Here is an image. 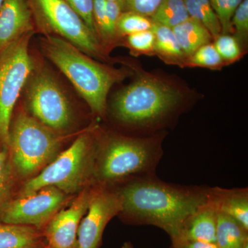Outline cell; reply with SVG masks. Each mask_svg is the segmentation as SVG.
<instances>
[{
  "label": "cell",
  "instance_id": "obj_31",
  "mask_svg": "<svg viewBox=\"0 0 248 248\" xmlns=\"http://www.w3.org/2000/svg\"><path fill=\"white\" fill-rule=\"evenodd\" d=\"M106 9L110 26L117 32V20L122 13L120 1L119 0L106 1Z\"/></svg>",
  "mask_w": 248,
  "mask_h": 248
},
{
  "label": "cell",
  "instance_id": "obj_11",
  "mask_svg": "<svg viewBox=\"0 0 248 248\" xmlns=\"http://www.w3.org/2000/svg\"><path fill=\"white\" fill-rule=\"evenodd\" d=\"M122 200L115 188L97 185L78 228L77 248H99L109 221L122 211Z\"/></svg>",
  "mask_w": 248,
  "mask_h": 248
},
{
  "label": "cell",
  "instance_id": "obj_35",
  "mask_svg": "<svg viewBox=\"0 0 248 248\" xmlns=\"http://www.w3.org/2000/svg\"><path fill=\"white\" fill-rule=\"evenodd\" d=\"M45 248V246H37V247L29 248Z\"/></svg>",
  "mask_w": 248,
  "mask_h": 248
},
{
  "label": "cell",
  "instance_id": "obj_9",
  "mask_svg": "<svg viewBox=\"0 0 248 248\" xmlns=\"http://www.w3.org/2000/svg\"><path fill=\"white\" fill-rule=\"evenodd\" d=\"M27 102L32 117L55 131L68 128L71 122V106L57 81L46 73L31 80Z\"/></svg>",
  "mask_w": 248,
  "mask_h": 248
},
{
  "label": "cell",
  "instance_id": "obj_20",
  "mask_svg": "<svg viewBox=\"0 0 248 248\" xmlns=\"http://www.w3.org/2000/svg\"><path fill=\"white\" fill-rule=\"evenodd\" d=\"M184 2L190 17L198 20L208 29L213 41L221 35V24L210 0H184Z\"/></svg>",
  "mask_w": 248,
  "mask_h": 248
},
{
  "label": "cell",
  "instance_id": "obj_25",
  "mask_svg": "<svg viewBox=\"0 0 248 248\" xmlns=\"http://www.w3.org/2000/svg\"><path fill=\"white\" fill-rule=\"evenodd\" d=\"M233 35L246 55L248 47V0H244L236 9L231 20Z\"/></svg>",
  "mask_w": 248,
  "mask_h": 248
},
{
  "label": "cell",
  "instance_id": "obj_17",
  "mask_svg": "<svg viewBox=\"0 0 248 248\" xmlns=\"http://www.w3.org/2000/svg\"><path fill=\"white\" fill-rule=\"evenodd\" d=\"M172 31L187 58L201 47L213 42V36L208 29L192 17L173 28Z\"/></svg>",
  "mask_w": 248,
  "mask_h": 248
},
{
  "label": "cell",
  "instance_id": "obj_34",
  "mask_svg": "<svg viewBox=\"0 0 248 248\" xmlns=\"http://www.w3.org/2000/svg\"><path fill=\"white\" fill-rule=\"evenodd\" d=\"M5 0H0V9H1V6L4 4Z\"/></svg>",
  "mask_w": 248,
  "mask_h": 248
},
{
  "label": "cell",
  "instance_id": "obj_3",
  "mask_svg": "<svg viewBox=\"0 0 248 248\" xmlns=\"http://www.w3.org/2000/svg\"><path fill=\"white\" fill-rule=\"evenodd\" d=\"M40 46L84 98L93 113L102 118L107 115L111 88L133 74L130 68L118 69L94 61L59 36L47 35L41 39Z\"/></svg>",
  "mask_w": 248,
  "mask_h": 248
},
{
  "label": "cell",
  "instance_id": "obj_36",
  "mask_svg": "<svg viewBox=\"0 0 248 248\" xmlns=\"http://www.w3.org/2000/svg\"><path fill=\"white\" fill-rule=\"evenodd\" d=\"M44 248H53V247H51V246H47L46 247H45Z\"/></svg>",
  "mask_w": 248,
  "mask_h": 248
},
{
  "label": "cell",
  "instance_id": "obj_28",
  "mask_svg": "<svg viewBox=\"0 0 248 248\" xmlns=\"http://www.w3.org/2000/svg\"><path fill=\"white\" fill-rule=\"evenodd\" d=\"M164 0H119L122 12H134L151 17Z\"/></svg>",
  "mask_w": 248,
  "mask_h": 248
},
{
  "label": "cell",
  "instance_id": "obj_29",
  "mask_svg": "<svg viewBox=\"0 0 248 248\" xmlns=\"http://www.w3.org/2000/svg\"><path fill=\"white\" fill-rule=\"evenodd\" d=\"M78 14L85 24L97 35L94 17H93V0H65Z\"/></svg>",
  "mask_w": 248,
  "mask_h": 248
},
{
  "label": "cell",
  "instance_id": "obj_6",
  "mask_svg": "<svg viewBox=\"0 0 248 248\" xmlns=\"http://www.w3.org/2000/svg\"><path fill=\"white\" fill-rule=\"evenodd\" d=\"M62 137L32 116L22 112L10 129L9 148L17 172L31 176L55 159Z\"/></svg>",
  "mask_w": 248,
  "mask_h": 248
},
{
  "label": "cell",
  "instance_id": "obj_12",
  "mask_svg": "<svg viewBox=\"0 0 248 248\" xmlns=\"http://www.w3.org/2000/svg\"><path fill=\"white\" fill-rule=\"evenodd\" d=\"M94 190V187H85L68 208L60 210L49 221L44 231L48 246L77 248L78 228L89 208Z\"/></svg>",
  "mask_w": 248,
  "mask_h": 248
},
{
  "label": "cell",
  "instance_id": "obj_37",
  "mask_svg": "<svg viewBox=\"0 0 248 248\" xmlns=\"http://www.w3.org/2000/svg\"><path fill=\"white\" fill-rule=\"evenodd\" d=\"M244 248H248V244L246 245V246H245V247Z\"/></svg>",
  "mask_w": 248,
  "mask_h": 248
},
{
  "label": "cell",
  "instance_id": "obj_7",
  "mask_svg": "<svg viewBox=\"0 0 248 248\" xmlns=\"http://www.w3.org/2000/svg\"><path fill=\"white\" fill-rule=\"evenodd\" d=\"M29 32L0 52V140L9 146L13 112L21 91L33 69Z\"/></svg>",
  "mask_w": 248,
  "mask_h": 248
},
{
  "label": "cell",
  "instance_id": "obj_2",
  "mask_svg": "<svg viewBox=\"0 0 248 248\" xmlns=\"http://www.w3.org/2000/svg\"><path fill=\"white\" fill-rule=\"evenodd\" d=\"M120 184L115 188L122 203L118 216L128 224L157 227L170 239L209 198L210 187L172 184L156 174L131 178Z\"/></svg>",
  "mask_w": 248,
  "mask_h": 248
},
{
  "label": "cell",
  "instance_id": "obj_14",
  "mask_svg": "<svg viewBox=\"0 0 248 248\" xmlns=\"http://www.w3.org/2000/svg\"><path fill=\"white\" fill-rule=\"evenodd\" d=\"M217 210L213 202H208L184 222L177 236L171 240L202 241L216 244Z\"/></svg>",
  "mask_w": 248,
  "mask_h": 248
},
{
  "label": "cell",
  "instance_id": "obj_5",
  "mask_svg": "<svg viewBox=\"0 0 248 248\" xmlns=\"http://www.w3.org/2000/svg\"><path fill=\"white\" fill-rule=\"evenodd\" d=\"M98 138L96 130L80 135L68 149L24 184L19 197L31 195L48 186L58 187L66 195L84 189L93 180Z\"/></svg>",
  "mask_w": 248,
  "mask_h": 248
},
{
  "label": "cell",
  "instance_id": "obj_24",
  "mask_svg": "<svg viewBox=\"0 0 248 248\" xmlns=\"http://www.w3.org/2000/svg\"><path fill=\"white\" fill-rule=\"evenodd\" d=\"M124 38L125 46L133 55H155V36L153 30L137 32Z\"/></svg>",
  "mask_w": 248,
  "mask_h": 248
},
{
  "label": "cell",
  "instance_id": "obj_33",
  "mask_svg": "<svg viewBox=\"0 0 248 248\" xmlns=\"http://www.w3.org/2000/svg\"><path fill=\"white\" fill-rule=\"evenodd\" d=\"M122 248H134L133 245L130 242H125Z\"/></svg>",
  "mask_w": 248,
  "mask_h": 248
},
{
  "label": "cell",
  "instance_id": "obj_15",
  "mask_svg": "<svg viewBox=\"0 0 248 248\" xmlns=\"http://www.w3.org/2000/svg\"><path fill=\"white\" fill-rule=\"evenodd\" d=\"M209 199L217 211L229 215L248 230V188L209 187Z\"/></svg>",
  "mask_w": 248,
  "mask_h": 248
},
{
  "label": "cell",
  "instance_id": "obj_23",
  "mask_svg": "<svg viewBox=\"0 0 248 248\" xmlns=\"http://www.w3.org/2000/svg\"><path fill=\"white\" fill-rule=\"evenodd\" d=\"M226 64L215 48L213 42L201 47L187 59L186 67H201L221 70Z\"/></svg>",
  "mask_w": 248,
  "mask_h": 248
},
{
  "label": "cell",
  "instance_id": "obj_4",
  "mask_svg": "<svg viewBox=\"0 0 248 248\" xmlns=\"http://www.w3.org/2000/svg\"><path fill=\"white\" fill-rule=\"evenodd\" d=\"M167 135L168 131L148 136L111 134L99 139L93 180L97 185L110 187L131 178L156 174Z\"/></svg>",
  "mask_w": 248,
  "mask_h": 248
},
{
  "label": "cell",
  "instance_id": "obj_26",
  "mask_svg": "<svg viewBox=\"0 0 248 248\" xmlns=\"http://www.w3.org/2000/svg\"><path fill=\"white\" fill-rule=\"evenodd\" d=\"M213 45L226 66L239 61L245 55L233 35L221 34L213 41Z\"/></svg>",
  "mask_w": 248,
  "mask_h": 248
},
{
  "label": "cell",
  "instance_id": "obj_18",
  "mask_svg": "<svg viewBox=\"0 0 248 248\" xmlns=\"http://www.w3.org/2000/svg\"><path fill=\"white\" fill-rule=\"evenodd\" d=\"M43 235L34 227L0 221V248H29L43 246Z\"/></svg>",
  "mask_w": 248,
  "mask_h": 248
},
{
  "label": "cell",
  "instance_id": "obj_16",
  "mask_svg": "<svg viewBox=\"0 0 248 248\" xmlns=\"http://www.w3.org/2000/svg\"><path fill=\"white\" fill-rule=\"evenodd\" d=\"M155 55L169 65L186 68L187 57L178 43L172 29L154 22Z\"/></svg>",
  "mask_w": 248,
  "mask_h": 248
},
{
  "label": "cell",
  "instance_id": "obj_10",
  "mask_svg": "<svg viewBox=\"0 0 248 248\" xmlns=\"http://www.w3.org/2000/svg\"><path fill=\"white\" fill-rule=\"evenodd\" d=\"M67 195L58 187L48 186L5 205L0 211V221L40 229L46 226L66 203Z\"/></svg>",
  "mask_w": 248,
  "mask_h": 248
},
{
  "label": "cell",
  "instance_id": "obj_38",
  "mask_svg": "<svg viewBox=\"0 0 248 248\" xmlns=\"http://www.w3.org/2000/svg\"><path fill=\"white\" fill-rule=\"evenodd\" d=\"M106 1H115V0H106Z\"/></svg>",
  "mask_w": 248,
  "mask_h": 248
},
{
  "label": "cell",
  "instance_id": "obj_8",
  "mask_svg": "<svg viewBox=\"0 0 248 248\" xmlns=\"http://www.w3.org/2000/svg\"><path fill=\"white\" fill-rule=\"evenodd\" d=\"M34 11L47 29L86 55L107 60L95 34L65 0H31Z\"/></svg>",
  "mask_w": 248,
  "mask_h": 248
},
{
  "label": "cell",
  "instance_id": "obj_30",
  "mask_svg": "<svg viewBox=\"0 0 248 248\" xmlns=\"http://www.w3.org/2000/svg\"><path fill=\"white\" fill-rule=\"evenodd\" d=\"M9 189V173L6 153L0 151V203L4 200Z\"/></svg>",
  "mask_w": 248,
  "mask_h": 248
},
{
  "label": "cell",
  "instance_id": "obj_1",
  "mask_svg": "<svg viewBox=\"0 0 248 248\" xmlns=\"http://www.w3.org/2000/svg\"><path fill=\"white\" fill-rule=\"evenodd\" d=\"M134 79L116 93L110 105L112 117L133 132L148 136L168 131L179 117L190 109L195 94L169 77L133 66Z\"/></svg>",
  "mask_w": 248,
  "mask_h": 248
},
{
  "label": "cell",
  "instance_id": "obj_13",
  "mask_svg": "<svg viewBox=\"0 0 248 248\" xmlns=\"http://www.w3.org/2000/svg\"><path fill=\"white\" fill-rule=\"evenodd\" d=\"M33 29L27 0H5L0 9V52Z\"/></svg>",
  "mask_w": 248,
  "mask_h": 248
},
{
  "label": "cell",
  "instance_id": "obj_21",
  "mask_svg": "<svg viewBox=\"0 0 248 248\" xmlns=\"http://www.w3.org/2000/svg\"><path fill=\"white\" fill-rule=\"evenodd\" d=\"M189 17L184 0H164L151 19L155 23L173 29Z\"/></svg>",
  "mask_w": 248,
  "mask_h": 248
},
{
  "label": "cell",
  "instance_id": "obj_32",
  "mask_svg": "<svg viewBox=\"0 0 248 248\" xmlns=\"http://www.w3.org/2000/svg\"><path fill=\"white\" fill-rule=\"evenodd\" d=\"M170 248H218L215 244L202 241H181L171 240Z\"/></svg>",
  "mask_w": 248,
  "mask_h": 248
},
{
  "label": "cell",
  "instance_id": "obj_19",
  "mask_svg": "<svg viewBox=\"0 0 248 248\" xmlns=\"http://www.w3.org/2000/svg\"><path fill=\"white\" fill-rule=\"evenodd\" d=\"M248 244V230L226 214L217 211L216 245L218 248H244Z\"/></svg>",
  "mask_w": 248,
  "mask_h": 248
},
{
  "label": "cell",
  "instance_id": "obj_22",
  "mask_svg": "<svg viewBox=\"0 0 248 248\" xmlns=\"http://www.w3.org/2000/svg\"><path fill=\"white\" fill-rule=\"evenodd\" d=\"M154 22L151 17L134 12H122L117 23V34L122 40L126 36L153 29Z\"/></svg>",
  "mask_w": 248,
  "mask_h": 248
},
{
  "label": "cell",
  "instance_id": "obj_27",
  "mask_svg": "<svg viewBox=\"0 0 248 248\" xmlns=\"http://www.w3.org/2000/svg\"><path fill=\"white\" fill-rule=\"evenodd\" d=\"M221 27V34L233 35L231 20L236 9L244 0H210Z\"/></svg>",
  "mask_w": 248,
  "mask_h": 248
}]
</instances>
